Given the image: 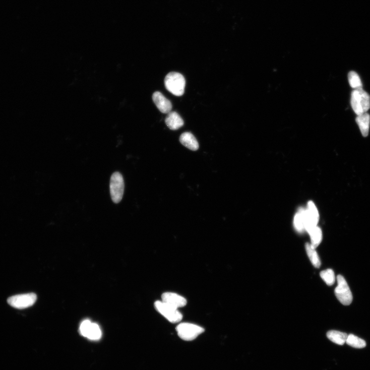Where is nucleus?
Segmentation results:
<instances>
[{"instance_id": "nucleus-1", "label": "nucleus", "mask_w": 370, "mask_h": 370, "mask_svg": "<svg viewBox=\"0 0 370 370\" xmlns=\"http://www.w3.org/2000/svg\"><path fill=\"white\" fill-rule=\"evenodd\" d=\"M351 104L357 116L366 113L370 108V96L362 88L355 89L351 93Z\"/></svg>"}, {"instance_id": "nucleus-2", "label": "nucleus", "mask_w": 370, "mask_h": 370, "mask_svg": "<svg viewBox=\"0 0 370 370\" xmlns=\"http://www.w3.org/2000/svg\"><path fill=\"white\" fill-rule=\"evenodd\" d=\"M164 82L166 89L173 95L181 96L184 94L186 81L182 74L170 72L166 76Z\"/></svg>"}, {"instance_id": "nucleus-3", "label": "nucleus", "mask_w": 370, "mask_h": 370, "mask_svg": "<svg viewBox=\"0 0 370 370\" xmlns=\"http://www.w3.org/2000/svg\"><path fill=\"white\" fill-rule=\"evenodd\" d=\"M337 286L335 294L339 302L344 305H349L352 302L353 295L348 283L344 277L339 275L337 277Z\"/></svg>"}, {"instance_id": "nucleus-4", "label": "nucleus", "mask_w": 370, "mask_h": 370, "mask_svg": "<svg viewBox=\"0 0 370 370\" xmlns=\"http://www.w3.org/2000/svg\"><path fill=\"white\" fill-rule=\"evenodd\" d=\"M176 329L179 338L188 341L195 340L205 331L202 327L188 323L180 324Z\"/></svg>"}, {"instance_id": "nucleus-5", "label": "nucleus", "mask_w": 370, "mask_h": 370, "mask_svg": "<svg viewBox=\"0 0 370 370\" xmlns=\"http://www.w3.org/2000/svg\"><path fill=\"white\" fill-rule=\"evenodd\" d=\"M110 194L113 202L119 203L122 200L125 189L123 176L119 172H114L111 177Z\"/></svg>"}, {"instance_id": "nucleus-6", "label": "nucleus", "mask_w": 370, "mask_h": 370, "mask_svg": "<svg viewBox=\"0 0 370 370\" xmlns=\"http://www.w3.org/2000/svg\"><path fill=\"white\" fill-rule=\"evenodd\" d=\"M154 306L158 313L171 323H178L182 319V315L178 309L168 305L162 301H156Z\"/></svg>"}, {"instance_id": "nucleus-7", "label": "nucleus", "mask_w": 370, "mask_h": 370, "mask_svg": "<svg viewBox=\"0 0 370 370\" xmlns=\"http://www.w3.org/2000/svg\"><path fill=\"white\" fill-rule=\"evenodd\" d=\"M37 300V295L34 293L17 295L10 297L8 302L12 307L18 309H24L32 306Z\"/></svg>"}, {"instance_id": "nucleus-8", "label": "nucleus", "mask_w": 370, "mask_h": 370, "mask_svg": "<svg viewBox=\"0 0 370 370\" xmlns=\"http://www.w3.org/2000/svg\"><path fill=\"white\" fill-rule=\"evenodd\" d=\"M82 335L92 340H98L102 336V332L99 326L92 323L89 320H85L82 322L79 328Z\"/></svg>"}, {"instance_id": "nucleus-9", "label": "nucleus", "mask_w": 370, "mask_h": 370, "mask_svg": "<svg viewBox=\"0 0 370 370\" xmlns=\"http://www.w3.org/2000/svg\"><path fill=\"white\" fill-rule=\"evenodd\" d=\"M305 230L308 232L312 229L317 226L320 219L319 211L313 202H309L308 203L307 208L305 209Z\"/></svg>"}, {"instance_id": "nucleus-10", "label": "nucleus", "mask_w": 370, "mask_h": 370, "mask_svg": "<svg viewBox=\"0 0 370 370\" xmlns=\"http://www.w3.org/2000/svg\"><path fill=\"white\" fill-rule=\"evenodd\" d=\"M152 99L156 107L161 112L168 114L171 112L172 103L162 93L158 91L154 92L152 95Z\"/></svg>"}, {"instance_id": "nucleus-11", "label": "nucleus", "mask_w": 370, "mask_h": 370, "mask_svg": "<svg viewBox=\"0 0 370 370\" xmlns=\"http://www.w3.org/2000/svg\"><path fill=\"white\" fill-rule=\"evenodd\" d=\"M168 305L178 309L186 306L188 301L181 296L171 292L164 293L162 295V300Z\"/></svg>"}, {"instance_id": "nucleus-12", "label": "nucleus", "mask_w": 370, "mask_h": 370, "mask_svg": "<svg viewBox=\"0 0 370 370\" xmlns=\"http://www.w3.org/2000/svg\"><path fill=\"white\" fill-rule=\"evenodd\" d=\"M180 143L185 147L192 151H197L199 148V143L191 132H184L179 138Z\"/></svg>"}, {"instance_id": "nucleus-13", "label": "nucleus", "mask_w": 370, "mask_h": 370, "mask_svg": "<svg viewBox=\"0 0 370 370\" xmlns=\"http://www.w3.org/2000/svg\"><path fill=\"white\" fill-rule=\"evenodd\" d=\"M165 123L171 130H176L182 127L184 122L180 115L176 112L169 113L165 119Z\"/></svg>"}, {"instance_id": "nucleus-14", "label": "nucleus", "mask_w": 370, "mask_h": 370, "mask_svg": "<svg viewBox=\"0 0 370 370\" xmlns=\"http://www.w3.org/2000/svg\"><path fill=\"white\" fill-rule=\"evenodd\" d=\"M356 121L360 129L361 133L363 137H367L369 132L370 124V116L366 113L358 115Z\"/></svg>"}, {"instance_id": "nucleus-15", "label": "nucleus", "mask_w": 370, "mask_h": 370, "mask_svg": "<svg viewBox=\"0 0 370 370\" xmlns=\"http://www.w3.org/2000/svg\"><path fill=\"white\" fill-rule=\"evenodd\" d=\"M327 337L336 344L342 346L345 344L348 335L346 333L332 330L327 334Z\"/></svg>"}, {"instance_id": "nucleus-16", "label": "nucleus", "mask_w": 370, "mask_h": 370, "mask_svg": "<svg viewBox=\"0 0 370 370\" xmlns=\"http://www.w3.org/2000/svg\"><path fill=\"white\" fill-rule=\"evenodd\" d=\"M308 233L311 237V245L314 249H316L320 245L323 240L322 229L317 226L310 230Z\"/></svg>"}, {"instance_id": "nucleus-17", "label": "nucleus", "mask_w": 370, "mask_h": 370, "mask_svg": "<svg viewBox=\"0 0 370 370\" xmlns=\"http://www.w3.org/2000/svg\"><path fill=\"white\" fill-rule=\"evenodd\" d=\"M305 250L313 266L316 268H320L321 266V261L318 254L316 251V249H314L311 244L306 243Z\"/></svg>"}, {"instance_id": "nucleus-18", "label": "nucleus", "mask_w": 370, "mask_h": 370, "mask_svg": "<svg viewBox=\"0 0 370 370\" xmlns=\"http://www.w3.org/2000/svg\"><path fill=\"white\" fill-rule=\"evenodd\" d=\"M305 209L300 208L296 214L294 221V226L296 230L302 232L305 230Z\"/></svg>"}, {"instance_id": "nucleus-19", "label": "nucleus", "mask_w": 370, "mask_h": 370, "mask_svg": "<svg viewBox=\"0 0 370 370\" xmlns=\"http://www.w3.org/2000/svg\"><path fill=\"white\" fill-rule=\"evenodd\" d=\"M346 343L349 346L356 349H362L366 347L365 341L353 334L348 336Z\"/></svg>"}, {"instance_id": "nucleus-20", "label": "nucleus", "mask_w": 370, "mask_h": 370, "mask_svg": "<svg viewBox=\"0 0 370 370\" xmlns=\"http://www.w3.org/2000/svg\"><path fill=\"white\" fill-rule=\"evenodd\" d=\"M348 80L352 88L354 89L362 88V85L360 77L356 72L351 71L348 74Z\"/></svg>"}, {"instance_id": "nucleus-21", "label": "nucleus", "mask_w": 370, "mask_h": 370, "mask_svg": "<svg viewBox=\"0 0 370 370\" xmlns=\"http://www.w3.org/2000/svg\"><path fill=\"white\" fill-rule=\"evenodd\" d=\"M320 275L328 285L331 286L335 283V274L332 269H327L321 272Z\"/></svg>"}]
</instances>
